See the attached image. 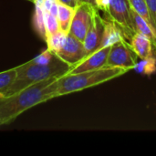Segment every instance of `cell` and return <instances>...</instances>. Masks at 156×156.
I'll return each mask as SVG.
<instances>
[{"label":"cell","instance_id":"obj_1","mask_svg":"<svg viewBox=\"0 0 156 156\" xmlns=\"http://www.w3.org/2000/svg\"><path fill=\"white\" fill-rule=\"evenodd\" d=\"M52 77L12 95H0V126L15 121L28 109L57 97L58 79Z\"/></svg>","mask_w":156,"mask_h":156},{"label":"cell","instance_id":"obj_2","mask_svg":"<svg viewBox=\"0 0 156 156\" xmlns=\"http://www.w3.org/2000/svg\"><path fill=\"white\" fill-rule=\"evenodd\" d=\"M70 68L71 67L69 64L61 60L57 56L49 64L47 65L37 64L29 60L18 67H16V77L13 84L3 95H12L35 83L52 77H61L67 74Z\"/></svg>","mask_w":156,"mask_h":156},{"label":"cell","instance_id":"obj_3","mask_svg":"<svg viewBox=\"0 0 156 156\" xmlns=\"http://www.w3.org/2000/svg\"><path fill=\"white\" fill-rule=\"evenodd\" d=\"M129 69L122 67H103L98 69L69 74L67 73L58 79L57 97L81 91L127 73Z\"/></svg>","mask_w":156,"mask_h":156},{"label":"cell","instance_id":"obj_4","mask_svg":"<svg viewBox=\"0 0 156 156\" xmlns=\"http://www.w3.org/2000/svg\"><path fill=\"white\" fill-rule=\"evenodd\" d=\"M105 19L114 23L122 32L125 39L130 41L137 32L132 17V9L128 0H111Z\"/></svg>","mask_w":156,"mask_h":156},{"label":"cell","instance_id":"obj_5","mask_svg":"<svg viewBox=\"0 0 156 156\" xmlns=\"http://www.w3.org/2000/svg\"><path fill=\"white\" fill-rule=\"evenodd\" d=\"M138 57L126 39L112 45L110 48L105 67H122L133 69Z\"/></svg>","mask_w":156,"mask_h":156},{"label":"cell","instance_id":"obj_6","mask_svg":"<svg viewBox=\"0 0 156 156\" xmlns=\"http://www.w3.org/2000/svg\"><path fill=\"white\" fill-rule=\"evenodd\" d=\"M94 5L87 3H80L75 10V15L70 26L69 34L83 41L92 22V13Z\"/></svg>","mask_w":156,"mask_h":156},{"label":"cell","instance_id":"obj_7","mask_svg":"<svg viewBox=\"0 0 156 156\" xmlns=\"http://www.w3.org/2000/svg\"><path fill=\"white\" fill-rule=\"evenodd\" d=\"M55 55L70 67L78 64L87 56L83 41L78 39L69 33L68 34L64 46Z\"/></svg>","mask_w":156,"mask_h":156},{"label":"cell","instance_id":"obj_8","mask_svg":"<svg viewBox=\"0 0 156 156\" xmlns=\"http://www.w3.org/2000/svg\"><path fill=\"white\" fill-rule=\"evenodd\" d=\"M110 48L111 47L97 48L94 52L84 58L80 62L71 67L68 73L76 74V73L94 70L105 67Z\"/></svg>","mask_w":156,"mask_h":156},{"label":"cell","instance_id":"obj_9","mask_svg":"<svg viewBox=\"0 0 156 156\" xmlns=\"http://www.w3.org/2000/svg\"><path fill=\"white\" fill-rule=\"evenodd\" d=\"M99 11L100 10L97 7H94L92 13V22L83 40L87 56L94 52L101 44L103 30V18L100 15Z\"/></svg>","mask_w":156,"mask_h":156},{"label":"cell","instance_id":"obj_10","mask_svg":"<svg viewBox=\"0 0 156 156\" xmlns=\"http://www.w3.org/2000/svg\"><path fill=\"white\" fill-rule=\"evenodd\" d=\"M125 37L122 30L112 21L103 18V30L99 48H108L124 40Z\"/></svg>","mask_w":156,"mask_h":156},{"label":"cell","instance_id":"obj_11","mask_svg":"<svg viewBox=\"0 0 156 156\" xmlns=\"http://www.w3.org/2000/svg\"><path fill=\"white\" fill-rule=\"evenodd\" d=\"M132 49L141 58H145L154 55V45L152 41L144 34L136 32L129 41Z\"/></svg>","mask_w":156,"mask_h":156},{"label":"cell","instance_id":"obj_12","mask_svg":"<svg viewBox=\"0 0 156 156\" xmlns=\"http://www.w3.org/2000/svg\"><path fill=\"white\" fill-rule=\"evenodd\" d=\"M35 9L32 18V26L34 31L37 34V36L47 41V30H46V24H45V8L43 5V0H33Z\"/></svg>","mask_w":156,"mask_h":156},{"label":"cell","instance_id":"obj_13","mask_svg":"<svg viewBox=\"0 0 156 156\" xmlns=\"http://www.w3.org/2000/svg\"><path fill=\"white\" fill-rule=\"evenodd\" d=\"M132 17L136 31L146 36L152 41L154 48L156 49V32L154 31V27L144 17H142L140 15H138L136 12L133 10H132Z\"/></svg>","mask_w":156,"mask_h":156},{"label":"cell","instance_id":"obj_14","mask_svg":"<svg viewBox=\"0 0 156 156\" xmlns=\"http://www.w3.org/2000/svg\"><path fill=\"white\" fill-rule=\"evenodd\" d=\"M76 8L69 6L67 5H64L62 3H59L58 5V20L59 24V27L62 31L66 33H69L70 26L72 23L73 16L75 15Z\"/></svg>","mask_w":156,"mask_h":156},{"label":"cell","instance_id":"obj_15","mask_svg":"<svg viewBox=\"0 0 156 156\" xmlns=\"http://www.w3.org/2000/svg\"><path fill=\"white\" fill-rule=\"evenodd\" d=\"M133 69L138 74L144 76H151L154 74L156 72V57L153 55L145 58H141V60L135 64Z\"/></svg>","mask_w":156,"mask_h":156},{"label":"cell","instance_id":"obj_16","mask_svg":"<svg viewBox=\"0 0 156 156\" xmlns=\"http://www.w3.org/2000/svg\"><path fill=\"white\" fill-rule=\"evenodd\" d=\"M67 37H68V33L62 31L61 29H59L58 32H56L52 35L48 36L47 41H46L47 45H48V48L50 51H52L54 54H56L64 46Z\"/></svg>","mask_w":156,"mask_h":156},{"label":"cell","instance_id":"obj_17","mask_svg":"<svg viewBox=\"0 0 156 156\" xmlns=\"http://www.w3.org/2000/svg\"><path fill=\"white\" fill-rule=\"evenodd\" d=\"M128 2H129V5L131 6V9L133 11L136 12L142 17H144L153 27L146 1L145 0H128Z\"/></svg>","mask_w":156,"mask_h":156},{"label":"cell","instance_id":"obj_18","mask_svg":"<svg viewBox=\"0 0 156 156\" xmlns=\"http://www.w3.org/2000/svg\"><path fill=\"white\" fill-rule=\"evenodd\" d=\"M16 77V68L0 72V95H3L10 88Z\"/></svg>","mask_w":156,"mask_h":156},{"label":"cell","instance_id":"obj_19","mask_svg":"<svg viewBox=\"0 0 156 156\" xmlns=\"http://www.w3.org/2000/svg\"><path fill=\"white\" fill-rule=\"evenodd\" d=\"M45 24H46V30L48 36L52 35L60 29L58 17L48 11L45 12Z\"/></svg>","mask_w":156,"mask_h":156},{"label":"cell","instance_id":"obj_20","mask_svg":"<svg viewBox=\"0 0 156 156\" xmlns=\"http://www.w3.org/2000/svg\"><path fill=\"white\" fill-rule=\"evenodd\" d=\"M55 57H56V55L52 51H50L48 48H47L46 50L42 51L38 56H37L36 58H34L31 60L35 63H37V64L47 65V64H49L54 59Z\"/></svg>","mask_w":156,"mask_h":156},{"label":"cell","instance_id":"obj_21","mask_svg":"<svg viewBox=\"0 0 156 156\" xmlns=\"http://www.w3.org/2000/svg\"><path fill=\"white\" fill-rule=\"evenodd\" d=\"M59 3V0H43V5L45 10L56 16H58Z\"/></svg>","mask_w":156,"mask_h":156},{"label":"cell","instance_id":"obj_22","mask_svg":"<svg viewBox=\"0 0 156 156\" xmlns=\"http://www.w3.org/2000/svg\"><path fill=\"white\" fill-rule=\"evenodd\" d=\"M151 16L153 27L156 32V0H145Z\"/></svg>","mask_w":156,"mask_h":156},{"label":"cell","instance_id":"obj_23","mask_svg":"<svg viewBox=\"0 0 156 156\" xmlns=\"http://www.w3.org/2000/svg\"><path fill=\"white\" fill-rule=\"evenodd\" d=\"M110 2H111V0H96L95 5L99 10H101L104 14H106L110 8Z\"/></svg>","mask_w":156,"mask_h":156},{"label":"cell","instance_id":"obj_24","mask_svg":"<svg viewBox=\"0 0 156 156\" xmlns=\"http://www.w3.org/2000/svg\"><path fill=\"white\" fill-rule=\"evenodd\" d=\"M59 2L74 8H76L80 4V0H59Z\"/></svg>","mask_w":156,"mask_h":156},{"label":"cell","instance_id":"obj_25","mask_svg":"<svg viewBox=\"0 0 156 156\" xmlns=\"http://www.w3.org/2000/svg\"><path fill=\"white\" fill-rule=\"evenodd\" d=\"M80 3H87V4H90V5H91L96 6V5H95L96 0H80Z\"/></svg>","mask_w":156,"mask_h":156}]
</instances>
